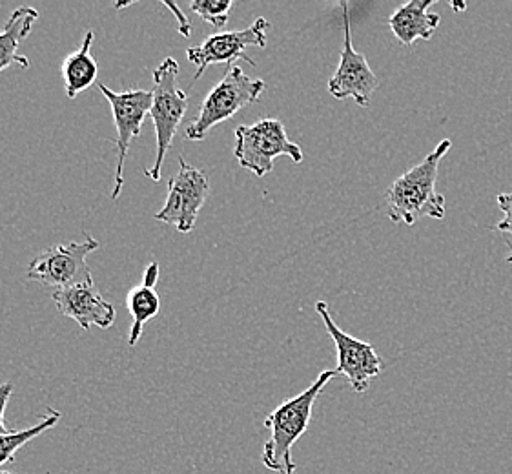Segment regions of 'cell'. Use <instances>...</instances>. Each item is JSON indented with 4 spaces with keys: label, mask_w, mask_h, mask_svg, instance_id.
Returning a JSON list of instances; mask_svg holds the SVG:
<instances>
[{
    "label": "cell",
    "mask_w": 512,
    "mask_h": 474,
    "mask_svg": "<svg viewBox=\"0 0 512 474\" xmlns=\"http://www.w3.org/2000/svg\"><path fill=\"white\" fill-rule=\"evenodd\" d=\"M270 28L272 26L267 19H257L252 26H248L245 30L221 31L216 35H210L199 46L188 48L186 57H188V61L194 62L195 68H197L194 81L201 79V75L205 73L210 64H232L237 59H241V61L248 62L250 66H256V61L250 59L245 50L250 46L265 48Z\"/></svg>",
    "instance_id": "obj_9"
},
{
    "label": "cell",
    "mask_w": 512,
    "mask_h": 474,
    "mask_svg": "<svg viewBox=\"0 0 512 474\" xmlns=\"http://www.w3.org/2000/svg\"><path fill=\"white\" fill-rule=\"evenodd\" d=\"M159 263H150L144 270L143 281L128 292L126 296V307L132 316V329L128 345L135 347L137 341L143 336L144 325L155 318L161 310V298L155 292V285L159 281Z\"/></svg>",
    "instance_id": "obj_14"
},
{
    "label": "cell",
    "mask_w": 512,
    "mask_h": 474,
    "mask_svg": "<svg viewBox=\"0 0 512 474\" xmlns=\"http://www.w3.org/2000/svg\"><path fill=\"white\" fill-rule=\"evenodd\" d=\"M265 88V81L248 77L243 68L232 64L223 81L217 83L206 95L194 123L186 128V139L203 141L216 124L232 119L245 106L257 103Z\"/></svg>",
    "instance_id": "obj_4"
},
{
    "label": "cell",
    "mask_w": 512,
    "mask_h": 474,
    "mask_svg": "<svg viewBox=\"0 0 512 474\" xmlns=\"http://www.w3.org/2000/svg\"><path fill=\"white\" fill-rule=\"evenodd\" d=\"M451 146V139H443L420 165L412 166L389 186L387 208L392 223L412 227L423 217H445V197L438 192L436 181L441 161L449 154Z\"/></svg>",
    "instance_id": "obj_1"
},
{
    "label": "cell",
    "mask_w": 512,
    "mask_h": 474,
    "mask_svg": "<svg viewBox=\"0 0 512 474\" xmlns=\"http://www.w3.org/2000/svg\"><path fill=\"white\" fill-rule=\"evenodd\" d=\"M341 10H343L345 44H343V52L339 55L338 70L328 81V92L341 101L352 97L359 106L367 108L372 103V95L378 88V77L370 70L367 57L363 53L356 52L352 44L349 4L341 2Z\"/></svg>",
    "instance_id": "obj_11"
},
{
    "label": "cell",
    "mask_w": 512,
    "mask_h": 474,
    "mask_svg": "<svg viewBox=\"0 0 512 474\" xmlns=\"http://www.w3.org/2000/svg\"><path fill=\"white\" fill-rule=\"evenodd\" d=\"M239 165L250 170L257 177H265L274 170V159L287 155L292 163H303L301 146L292 143L287 137L285 124L279 119H261L252 126H237L236 148Z\"/></svg>",
    "instance_id": "obj_5"
},
{
    "label": "cell",
    "mask_w": 512,
    "mask_h": 474,
    "mask_svg": "<svg viewBox=\"0 0 512 474\" xmlns=\"http://www.w3.org/2000/svg\"><path fill=\"white\" fill-rule=\"evenodd\" d=\"M11 394H13V383H2L0 385V434L11 433L8 425H6V420H4V413H6V407H8V402H10Z\"/></svg>",
    "instance_id": "obj_20"
},
{
    "label": "cell",
    "mask_w": 512,
    "mask_h": 474,
    "mask_svg": "<svg viewBox=\"0 0 512 474\" xmlns=\"http://www.w3.org/2000/svg\"><path fill=\"white\" fill-rule=\"evenodd\" d=\"M208 194L210 183L205 172L188 165L185 157H179V172L170 179L166 203L154 217L161 223L177 228L181 234H190Z\"/></svg>",
    "instance_id": "obj_8"
},
{
    "label": "cell",
    "mask_w": 512,
    "mask_h": 474,
    "mask_svg": "<svg viewBox=\"0 0 512 474\" xmlns=\"http://www.w3.org/2000/svg\"><path fill=\"white\" fill-rule=\"evenodd\" d=\"M99 90L106 97L112 108L113 123L117 128V168H115V185H113L112 199L115 201L121 196L124 186V165L128 150L137 135L141 134L146 115H150L154 93L152 90H128L117 93L110 90L106 84H99Z\"/></svg>",
    "instance_id": "obj_7"
},
{
    "label": "cell",
    "mask_w": 512,
    "mask_h": 474,
    "mask_svg": "<svg viewBox=\"0 0 512 474\" xmlns=\"http://www.w3.org/2000/svg\"><path fill=\"white\" fill-rule=\"evenodd\" d=\"M99 247V241L90 234L82 243L72 241L68 245H55L31 261L26 276L30 281L55 290L92 285V268L86 259Z\"/></svg>",
    "instance_id": "obj_6"
},
{
    "label": "cell",
    "mask_w": 512,
    "mask_h": 474,
    "mask_svg": "<svg viewBox=\"0 0 512 474\" xmlns=\"http://www.w3.org/2000/svg\"><path fill=\"white\" fill-rule=\"evenodd\" d=\"M452 8H454V10H460V11L467 10V6H465V4H452Z\"/></svg>",
    "instance_id": "obj_23"
},
{
    "label": "cell",
    "mask_w": 512,
    "mask_h": 474,
    "mask_svg": "<svg viewBox=\"0 0 512 474\" xmlns=\"http://www.w3.org/2000/svg\"><path fill=\"white\" fill-rule=\"evenodd\" d=\"M285 474H296V464H294L292 456H288L285 460Z\"/></svg>",
    "instance_id": "obj_22"
},
{
    "label": "cell",
    "mask_w": 512,
    "mask_h": 474,
    "mask_svg": "<svg viewBox=\"0 0 512 474\" xmlns=\"http://www.w3.org/2000/svg\"><path fill=\"white\" fill-rule=\"evenodd\" d=\"M164 6L174 13L175 19L179 22V31H181V35H183V37H190V35H192V24H190L188 19H186L185 13L181 11V8H179L177 4H174V2H164Z\"/></svg>",
    "instance_id": "obj_21"
},
{
    "label": "cell",
    "mask_w": 512,
    "mask_h": 474,
    "mask_svg": "<svg viewBox=\"0 0 512 474\" xmlns=\"http://www.w3.org/2000/svg\"><path fill=\"white\" fill-rule=\"evenodd\" d=\"M434 4L436 0H410L392 13L389 19L390 30L403 46H410L418 39L431 41L441 22L438 13L429 11Z\"/></svg>",
    "instance_id": "obj_13"
},
{
    "label": "cell",
    "mask_w": 512,
    "mask_h": 474,
    "mask_svg": "<svg viewBox=\"0 0 512 474\" xmlns=\"http://www.w3.org/2000/svg\"><path fill=\"white\" fill-rule=\"evenodd\" d=\"M55 307L62 316L77 321L84 330L110 329L115 323V307L101 296L95 285H77L70 289L53 290Z\"/></svg>",
    "instance_id": "obj_12"
},
{
    "label": "cell",
    "mask_w": 512,
    "mask_h": 474,
    "mask_svg": "<svg viewBox=\"0 0 512 474\" xmlns=\"http://www.w3.org/2000/svg\"><path fill=\"white\" fill-rule=\"evenodd\" d=\"M37 19H39V11L30 6H22L11 13L10 19L0 31V72L10 66L30 68V59L19 53V46L30 35L31 28Z\"/></svg>",
    "instance_id": "obj_15"
},
{
    "label": "cell",
    "mask_w": 512,
    "mask_h": 474,
    "mask_svg": "<svg viewBox=\"0 0 512 474\" xmlns=\"http://www.w3.org/2000/svg\"><path fill=\"white\" fill-rule=\"evenodd\" d=\"M177 79H179V62L172 57H166L154 70V88H152L154 103H152L150 117L154 121L157 154H155L154 166L144 170V174L152 181H161L164 157L174 143L177 128L183 123L188 110V95L177 86Z\"/></svg>",
    "instance_id": "obj_3"
},
{
    "label": "cell",
    "mask_w": 512,
    "mask_h": 474,
    "mask_svg": "<svg viewBox=\"0 0 512 474\" xmlns=\"http://www.w3.org/2000/svg\"><path fill=\"white\" fill-rule=\"evenodd\" d=\"M0 474H15V473H8V471H0ZM46 474H50V473H46Z\"/></svg>",
    "instance_id": "obj_24"
},
{
    "label": "cell",
    "mask_w": 512,
    "mask_h": 474,
    "mask_svg": "<svg viewBox=\"0 0 512 474\" xmlns=\"http://www.w3.org/2000/svg\"><path fill=\"white\" fill-rule=\"evenodd\" d=\"M93 39H95V33L92 30H86L81 48L77 52L70 53L62 62V79H64L68 99H75L79 93L88 90L97 81L99 66L90 53Z\"/></svg>",
    "instance_id": "obj_16"
},
{
    "label": "cell",
    "mask_w": 512,
    "mask_h": 474,
    "mask_svg": "<svg viewBox=\"0 0 512 474\" xmlns=\"http://www.w3.org/2000/svg\"><path fill=\"white\" fill-rule=\"evenodd\" d=\"M336 374V371L321 372L318 380L308 389L299 392L288 402L281 403L274 413L265 418V427L272 431V436L261 454V462L267 469L274 473H285V460L292 456V445L307 431L319 394L330 380L336 378Z\"/></svg>",
    "instance_id": "obj_2"
},
{
    "label": "cell",
    "mask_w": 512,
    "mask_h": 474,
    "mask_svg": "<svg viewBox=\"0 0 512 474\" xmlns=\"http://www.w3.org/2000/svg\"><path fill=\"white\" fill-rule=\"evenodd\" d=\"M62 414L59 411H53L50 409L46 416H41V420L37 425H33L30 429H24V431H11L8 434H0V467L4 464H10L11 460L15 458V453L22 449L24 445L31 442L33 438H37L39 434L46 433L48 429L55 427L59 420H61Z\"/></svg>",
    "instance_id": "obj_17"
},
{
    "label": "cell",
    "mask_w": 512,
    "mask_h": 474,
    "mask_svg": "<svg viewBox=\"0 0 512 474\" xmlns=\"http://www.w3.org/2000/svg\"><path fill=\"white\" fill-rule=\"evenodd\" d=\"M321 320L327 327V332L332 336L338 351V369L336 372L347 376L352 391L363 394L369 389L372 378L379 376L383 361L379 358L374 347L347 334L345 330L339 329L336 321L332 320V314L325 301L316 303Z\"/></svg>",
    "instance_id": "obj_10"
},
{
    "label": "cell",
    "mask_w": 512,
    "mask_h": 474,
    "mask_svg": "<svg viewBox=\"0 0 512 474\" xmlns=\"http://www.w3.org/2000/svg\"><path fill=\"white\" fill-rule=\"evenodd\" d=\"M498 207H500V210L503 212V219L496 225V230L502 232V234H511L512 237V192L511 194H500V196H498ZM507 263H511L512 265V254L507 258Z\"/></svg>",
    "instance_id": "obj_19"
},
{
    "label": "cell",
    "mask_w": 512,
    "mask_h": 474,
    "mask_svg": "<svg viewBox=\"0 0 512 474\" xmlns=\"http://www.w3.org/2000/svg\"><path fill=\"white\" fill-rule=\"evenodd\" d=\"M232 0H192L190 10L199 15L203 21L212 24L216 30L225 28L228 22V15L232 10Z\"/></svg>",
    "instance_id": "obj_18"
}]
</instances>
